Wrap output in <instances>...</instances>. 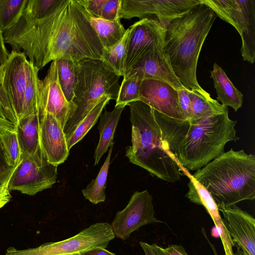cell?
Returning a JSON list of instances; mask_svg holds the SVG:
<instances>
[{"mask_svg":"<svg viewBox=\"0 0 255 255\" xmlns=\"http://www.w3.org/2000/svg\"><path fill=\"white\" fill-rule=\"evenodd\" d=\"M3 36L11 50L24 53L39 70L60 59L74 63L101 60L103 48L86 11L76 0H60L52 10L40 17L22 13Z\"/></svg>","mask_w":255,"mask_h":255,"instance_id":"obj_1","label":"cell"},{"mask_svg":"<svg viewBox=\"0 0 255 255\" xmlns=\"http://www.w3.org/2000/svg\"><path fill=\"white\" fill-rule=\"evenodd\" d=\"M154 110V109H153ZM162 137L172 157L188 171H197L224 152L226 144L236 141L235 126L228 109L199 119L177 120L154 110Z\"/></svg>","mask_w":255,"mask_h":255,"instance_id":"obj_2","label":"cell"},{"mask_svg":"<svg viewBox=\"0 0 255 255\" xmlns=\"http://www.w3.org/2000/svg\"><path fill=\"white\" fill-rule=\"evenodd\" d=\"M217 16L201 2L165 27V53L175 75L188 90H204L197 81V66L202 47Z\"/></svg>","mask_w":255,"mask_h":255,"instance_id":"obj_3","label":"cell"},{"mask_svg":"<svg viewBox=\"0 0 255 255\" xmlns=\"http://www.w3.org/2000/svg\"><path fill=\"white\" fill-rule=\"evenodd\" d=\"M131 124V145L126 148L129 162L169 182L179 180L181 165L172 157L164 141L154 110L141 101L128 105Z\"/></svg>","mask_w":255,"mask_h":255,"instance_id":"obj_4","label":"cell"},{"mask_svg":"<svg viewBox=\"0 0 255 255\" xmlns=\"http://www.w3.org/2000/svg\"><path fill=\"white\" fill-rule=\"evenodd\" d=\"M192 176L209 192L218 207L255 199V156L243 149L223 152Z\"/></svg>","mask_w":255,"mask_h":255,"instance_id":"obj_5","label":"cell"},{"mask_svg":"<svg viewBox=\"0 0 255 255\" xmlns=\"http://www.w3.org/2000/svg\"><path fill=\"white\" fill-rule=\"evenodd\" d=\"M76 83L73 102L76 110L63 129L67 140L78 124L104 96L116 100L120 89L119 75L101 60L86 59L75 64Z\"/></svg>","mask_w":255,"mask_h":255,"instance_id":"obj_6","label":"cell"},{"mask_svg":"<svg viewBox=\"0 0 255 255\" xmlns=\"http://www.w3.org/2000/svg\"><path fill=\"white\" fill-rule=\"evenodd\" d=\"M115 238L111 225L97 223L63 241L48 242L32 248L18 250L8 247L4 255H67L79 254L97 247L106 248Z\"/></svg>","mask_w":255,"mask_h":255,"instance_id":"obj_7","label":"cell"},{"mask_svg":"<svg viewBox=\"0 0 255 255\" xmlns=\"http://www.w3.org/2000/svg\"><path fill=\"white\" fill-rule=\"evenodd\" d=\"M217 16L233 25L242 39L244 61H255V0H201Z\"/></svg>","mask_w":255,"mask_h":255,"instance_id":"obj_8","label":"cell"},{"mask_svg":"<svg viewBox=\"0 0 255 255\" xmlns=\"http://www.w3.org/2000/svg\"><path fill=\"white\" fill-rule=\"evenodd\" d=\"M57 166L49 162L41 147L21 157L9 181L7 189L33 196L51 188L56 182Z\"/></svg>","mask_w":255,"mask_h":255,"instance_id":"obj_9","label":"cell"},{"mask_svg":"<svg viewBox=\"0 0 255 255\" xmlns=\"http://www.w3.org/2000/svg\"><path fill=\"white\" fill-rule=\"evenodd\" d=\"M201 0H121L118 16L157 21L164 27L173 19L201 3Z\"/></svg>","mask_w":255,"mask_h":255,"instance_id":"obj_10","label":"cell"},{"mask_svg":"<svg viewBox=\"0 0 255 255\" xmlns=\"http://www.w3.org/2000/svg\"><path fill=\"white\" fill-rule=\"evenodd\" d=\"M37 103L39 117L45 113L51 114L63 129L76 110V105L66 99L61 89L56 61L51 62L44 79L38 80Z\"/></svg>","mask_w":255,"mask_h":255,"instance_id":"obj_11","label":"cell"},{"mask_svg":"<svg viewBox=\"0 0 255 255\" xmlns=\"http://www.w3.org/2000/svg\"><path fill=\"white\" fill-rule=\"evenodd\" d=\"M162 222L155 217L152 196L145 190L133 194L127 206L117 213L111 225L115 237L126 240L142 226Z\"/></svg>","mask_w":255,"mask_h":255,"instance_id":"obj_12","label":"cell"},{"mask_svg":"<svg viewBox=\"0 0 255 255\" xmlns=\"http://www.w3.org/2000/svg\"><path fill=\"white\" fill-rule=\"evenodd\" d=\"M124 68V75L144 55L154 50H164L165 27L157 21L143 18L131 25Z\"/></svg>","mask_w":255,"mask_h":255,"instance_id":"obj_13","label":"cell"},{"mask_svg":"<svg viewBox=\"0 0 255 255\" xmlns=\"http://www.w3.org/2000/svg\"><path fill=\"white\" fill-rule=\"evenodd\" d=\"M29 62L22 52L11 50L1 67V85L18 121L22 115L23 97Z\"/></svg>","mask_w":255,"mask_h":255,"instance_id":"obj_14","label":"cell"},{"mask_svg":"<svg viewBox=\"0 0 255 255\" xmlns=\"http://www.w3.org/2000/svg\"><path fill=\"white\" fill-rule=\"evenodd\" d=\"M225 226L231 238L234 255H255V219L236 205L218 207Z\"/></svg>","mask_w":255,"mask_h":255,"instance_id":"obj_15","label":"cell"},{"mask_svg":"<svg viewBox=\"0 0 255 255\" xmlns=\"http://www.w3.org/2000/svg\"><path fill=\"white\" fill-rule=\"evenodd\" d=\"M139 100L154 110L177 120H185L179 108L178 91L169 84L158 80L144 79Z\"/></svg>","mask_w":255,"mask_h":255,"instance_id":"obj_16","label":"cell"},{"mask_svg":"<svg viewBox=\"0 0 255 255\" xmlns=\"http://www.w3.org/2000/svg\"><path fill=\"white\" fill-rule=\"evenodd\" d=\"M39 118L40 147L48 161L58 166L67 159L69 154L63 128L51 114L45 113Z\"/></svg>","mask_w":255,"mask_h":255,"instance_id":"obj_17","label":"cell"},{"mask_svg":"<svg viewBox=\"0 0 255 255\" xmlns=\"http://www.w3.org/2000/svg\"><path fill=\"white\" fill-rule=\"evenodd\" d=\"M131 74H136L143 80L155 79L165 82L177 91L185 88L175 75L164 50H154L146 54L124 76Z\"/></svg>","mask_w":255,"mask_h":255,"instance_id":"obj_18","label":"cell"},{"mask_svg":"<svg viewBox=\"0 0 255 255\" xmlns=\"http://www.w3.org/2000/svg\"><path fill=\"white\" fill-rule=\"evenodd\" d=\"M218 101L225 107H230L237 112L243 104L244 96L234 85L224 70L216 63L211 71Z\"/></svg>","mask_w":255,"mask_h":255,"instance_id":"obj_19","label":"cell"},{"mask_svg":"<svg viewBox=\"0 0 255 255\" xmlns=\"http://www.w3.org/2000/svg\"><path fill=\"white\" fill-rule=\"evenodd\" d=\"M40 118L38 112L20 119L16 133L21 151V157L34 153L39 147Z\"/></svg>","mask_w":255,"mask_h":255,"instance_id":"obj_20","label":"cell"},{"mask_svg":"<svg viewBox=\"0 0 255 255\" xmlns=\"http://www.w3.org/2000/svg\"><path fill=\"white\" fill-rule=\"evenodd\" d=\"M125 107H115L114 109L109 112L105 110L100 116L98 128L99 130L100 139L96 148L94 155L95 165L99 162L103 155L114 143L115 132L123 110Z\"/></svg>","mask_w":255,"mask_h":255,"instance_id":"obj_21","label":"cell"},{"mask_svg":"<svg viewBox=\"0 0 255 255\" xmlns=\"http://www.w3.org/2000/svg\"><path fill=\"white\" fill-rule=\"evenodd\" d=\"M132 30L131 25L126 29L124 35L118 42L109 47L103 48L101 60L110 70L120 76L124 75L125 64Z\"/></svg>","mask_w":255,"mask_h":255,"instance_id":"obj_22","label":"cell"},{"mask_svg":"<svg viewBox=\"0 0 255 255\" xmlns=\"http://www.w3.org/2000/svg\"><path fill=\"white\" fill-rule=\"evenodd\" d=\"M87 14L89 21L96 32L103 48H108L113 45L124 35L126 29L121 22V19L110 20L93 17L87 13Z\"/></svg>","mask_w":255,"mask_h":255,"instance_id":"obj_23","label":"cell"},{"mask_svg":"<svg viewBox=\"0 0 255 255\" xmlns=\"http://www.w3.org/2000/svg\"><path fill=\"white\" fill-rule=\"evenodd\" d=\"M191 117L197 119L211 115L220 114L228 109L213 99L204 90L190 91Z\"/></svg>","mask_w":255,"mask_h":255,"instance_id":"obj_24","label":"cell"},{"mask_svg":"<svg viewBox=\"0 0 255 255\" xmlns=\"http://www.w3.org/2000/svg\"><path fill=\"white\" fill-rule=\"evenodd\" d=\"M114 143L110 146L107 158L96 178L93 179L87 187L82 190L85 198L94 204L104 202L106 200V182Z\"/></svg>","mask_w":255,"mask_h":255,"instance_id":"obj_25","label":"cell"},{"mask_svg":"<svg viewBox=\"0 0 255 255\" xmlns=\"http://www.w3.org/2000/svg\"><path fill=\"white\" fill-rule=\"evenodd\" d=\"M90 15L110 20L118 16L121 0H76Z\"/></svg>","mask_w":255,"mask_h":255,"instance_id":"obj_26","label":"cell"},{"mask_svg":"<svg viewBox=\"0 0 255 255\" xmlns=\"http://www.w3.org/2000/svg\"><path fill=\"white\" fill-rule=\"evenodd\" d=\"M110 100L111 98L109 96H104L87 116L78 124L75 130L67 140L68 148L69 150L75 144L83 138L96 123L103 110Z\"/></svg>","mask_w":255,"mask_h":255,"instance_id":"obj_27","label":"cell"},{"mask_svg":"<svg viewBox=\"0 0 255 255\" xmlns=\"http://www.w3.org/2000/svg\"><path fill=\"white\" fill-rule=\"evenodd\" d=\"M39 70L38 68L33 66L29 62L26 84L24 93L23 109L20 119L36 112H38L37 82L39 79L38 76Z\"/></svg>","mask_w":255,"mask_h":255,"instance_id":"obj_28","label":"cell"},{"mask_svg":"<svg viewBox=\"0 0 255 255\" xmlns=\"http://www.w3.org/2000/svg\"><path fill=\"white\" fill-rule=\"evenodd\" d=\"M123 77L115 107H125L130 103L139 100L140 89L143 80L136 74L127 75Z\"/></svg>","mask_w":255,"mask_h":255,"instance_id":"obj_29","label":"cell"},{"mask_svg":"<svg viewBox=\"0 0 255 255\" xmlns=\"http://www.w3.org/2000/svg\"><path fill=\"white\" fill-rule=\"evenodd\" d=\"M27 0H0V29L2 32L17 21Z\"/></svg>","mask_w":255,"mask_h":255,"instance_id":"obj_30","label":"cell"},{"mask_svg":"<svg viewBox=\"0 0 255 255\" xmlns=\"http://www.w3.org/2000/svg\"><path fill=\"white\" fill-rule=\"evenodd\" d=\"M56 61L58 80L61 89L66 99L73 102L76 83L75 63L65 59Z\"/></svg>","mask_w":255,"mask_h":255,"instance_id":"obj_31","label":"cell"},{"mask_svg":"<svg viewBox=\"0 0 255 255\" xmlns=\"http://www.w3.org/2000/svg\"><path fill=\"white\" fill-rule=\"evenodd\" d=\"M5 160L11 167L15 168L21 159V151L16 132L0 135Z\"/></svg>","mask_w":255,"mask_h":255,"instance_id":"obj_32","label":"cell"},{"mask_svg":"<svg viewBox=\"0 0 255 255\" xmlns=\"http://www.w3.org/2000/svg\"><path fill=\"white\" fill-rule=\"evenodd\" d=\"M60 0H27L23 13L32 17H42L52 10Z\"/></svg>","mask_w":255,"mask_h":255,"instance_id":"obj_33","label":"cell"},{"mask_svg":"<svg viewBox=\"0 0 255 255\" xmlns=\"http://www.w3.org/2000/svg\"><path fill=\"white\" fill-rule=\"evenodd\" d=\"M0 118L14 124L16 126L18 120L13 107L1 85L0 80Z\"/></svg>","mask_w":255,"mask_h":255,"instance_id":"obj_34","label":"cell"},{"mask_svg":"<svg viewBox=\"0 0 255 255\" xmlns=\"http://www.w3.org/2000/svg\"><path fill=\"white\" fill-rule=\"evenodd\" d=\"M15 169L7 164L0 140V190L7 188Z\"/></svg>","mask_w":255,"mask_h":255,"instance_id":"obj_35","label":"cell"},{"mask_svg":"<svg viewBox=\"0 0 255 255\" xmlns=\"http://www.w3.org/2000/svg\"><path fill=\"white\" fill-rule=\"evenodd\" d=\"M190 91L185 88L177 91L179 110L185 120L191 117Z\"/></svg>","mask_w":255,"mask_h":255,"instance_id":"obj_36","label":"cell"},{"mask_svg":"<svg viewBox=\"0 0 255 255\" xmlns=\"http://www.w3.org/2000/svg\"><path fill=\"white\" fill-rule=\"evenodd\" d=\"M139 245L145 255H165L163 248L156 244H149L145 242H140Z\"/></svg>","mask_w":255,"mask_h":255,"instance_id":"obj_37","label":"cell"},{"mask_svg":"<svg viewBox=\"0 0 255 255\" xmlns=\"http://www.w3.org/2000/svg\"><path fill=\"white\" fill-rule=\"evenodd\" d=\"M163 250L165 255H188L181 245H170Z\"/></svg>","mask_w":255,"mask_h":255,"instance_id":"obj_38","label":"cell"},{"mask_svg":"<svg viewBox=\"0 0 255 255\" xmlns=\"http://www.w3.org/2000/svg\"><path fill=\"white\" fill-rule=\"evenodd\" d=\"M13 132H16V126L10 122L0 118V135Z\"/></svg>","mask_w":255,"mask_h":255,"instance_id":"obj_39","label":"cell"},{"mask_svg":"<svg viewBox=\"0 0 255 255\" xmlns=\"http://www.w3.org/2000/svg\"><path fill=\"white\" fill-rule=\"evenodd\" d=\"M9 54L4 42L3 32L0 29V66L1 68L6 61Z\"/></svg>","mask_w":255,"mask_h":255,"instance_id":"obj_40","label":"cell"},{"mask_svg":"<svg viewBox=\"0 0 255 255\" xmlns=\"http://www.w3.org/2000/svg\"><path fill=\"white\" fill-rule=\"evenodd\" d=\"M78 255H116L105 248L97 247L78 254Z\"/></svg>","mask_w":255,"mask_h":255,"instance_id":"obj_41","label":"cell"},{"mask_svg":"<svg viewBox=\"0 0 255 255\" xmlns=\"http://www.w3.org/2000/svg\"><path fill=\"white\" fill-rule=\"evenodd\" d=\"M11 198V195L7 188L0 190V209L8 203Z\"/></svg>","mask_w":255,"mask_h":255,"instance_id":"obj_42","label":"cell"},{"mask_svg":"<svg viewBox=\"0 0 255 255\" xmlns=\"http://www.w3.org/2000/svg\"><path fill=\"white\" fill-rule=\"evenodd\" d=\"M202 233H203L204 236L205 237V238H206V240L208 242L209 244L211 246V248H212V249L213 250V253L214 254V255H218V253H217V252L216 251V250L215 246L213 244H212L211 243V242L210 241L209 239H208V238L207 237V236L206 235L205 229L203 228H202Z\"/></svg>","mask_w":255,"mask_h":255,"instance_id":"obj_43","label":"cell"},{"mask_svg":"<svg viewBox=\"0 0 255 255\" xmlns=\"http://www.w3.org/2000/svg\"><path fill=\"white\" fill-rule=\"evenodd\" d=\"M211 234L212 236L214 237V238H220V236H219V233L218 232L217 229L215 227V226H214L211 229Z\"/></svg>","mask_w":255,"mask_h":255,"instance_id":"obj_44","label":"cell"},{"mask_svg":"<svg viewBox=\"0 0 255 255\" xmlns=\"http://www.w3.org/2000/svg\"><path fill=\"white\" fill-rule=\"evenodd\" d=\"M1 75H2V69L0 66V80H1Z\"/></svg>","mask_w":255,"mask_h":255,"instance_id":"obj_45","label":"cell"},{"mask_svg":"<svg viewBox=\"0 0 255 255\" xmlns=\"http://www.w3.org/2000/svg\"><path fill=\"white\" fill-rule=\"evenodd\" d=\"M78 255V254H71V255Z\"/></svg>","mask_w":255,"mask_h":255,"instance_id":"obj_46","label":"cell"}]
</instances>
